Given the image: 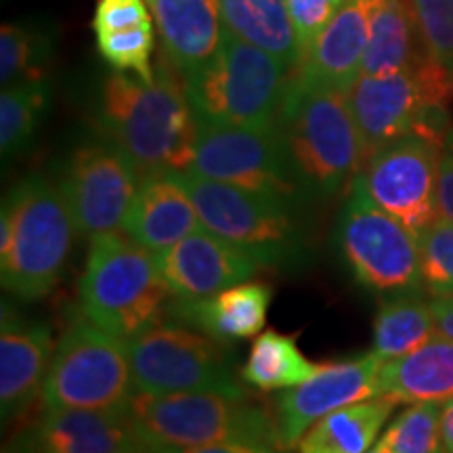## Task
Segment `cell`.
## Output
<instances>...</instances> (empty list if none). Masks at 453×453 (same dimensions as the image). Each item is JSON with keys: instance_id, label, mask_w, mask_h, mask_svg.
Segmentation results:
<instances>
[{"instance_id": "obj_18", "label": "cell", "mask_w": 453, "mask_h": 453, "mask_svg": "<svg viewBox=\"0 0 453 453\" xmlns=\"http://www.w3.org/2000/svg\"><path fill=\"white\" fill-rule=\"evenodd\" d=\"M55 355L53 332L42 321H27L3 303L0 326V416L4 424L24 418L42 396Z\"/></svg>"}, {"instance_id": "obj_24", "label": "cell", "mask_w": 453, "mask_h": 453, "mask_svg": "<svg viewBox=\"0 0 453 453\" xmlns=\"http://www.w3.org/2000/svg\"><path fill=\"white\" fill-rule=\"evenodd\" d=\"M396 405L395 399L380 395L340 407L304 433L296 453H365L376 445Z\"/></svg>"}, {"instance_id": "obj_5", "label": "cell", "mask_w": 453, "mask_h": 453, "mask_svg": "<svg viewBox=\"0 0 453 453\" xmlns=\"http://www.w3.org/2000/svg\"><path fill=\"white\" fill-rule=\"evenodd\" d=\"M290 67L225 27L217 55L185 78L197 122L214 127L265 128L280 120L290 88Z\"/></svg>"}, {"instance_id": "obj_25", "label": "cell", "mask_w": 453, "mask_h": 453, "mask_svg": "<svg viewBox=\"0 0 453 453\" xmlns=\"http://www.w3.org/2000/svg\"><path fill=\"white\" fill-rule=\"evenodd\" d=\"M220 13L234 36L267 50L290 70H296L300 47L286 0H220Z\"/></svg>"}, {"instance_id": "obj_37", "label": "cell", "mask_w": 453, "mask_h": 453, "mask_svg": "<svg viewBox=\"0 0 453 453\" xmlns=\"http://www.w3.org/2000/svg\"><path fill=\"white\" fill-rule=\"evenodd\" d=\"M437 211L441 217L453 223V128L447 130L439 160Z\"/></svg>"}, {"instance_id": "obj_29", "label": "cell", "mask_w": 453, "mask_h": 453, "mask_svg": "<svg viewBox=\"0 0 453 453\" xmlns=\"http://www.w3.org/2000/svg\"><path fill=\"white\" fill-rule=\"evenodd\" d=\"M53 88L44 81L17 82L0 95V151L15 157L30 147L50 107Z\"/></svg>"}, {"instance_id": "obj_20", "label": "cell", "mask_w": 453, "mask_h": 453, "mask_svg": "<svg viewBox=\"0 0 453 453\" xmlns=\"http://www.w3.org/2000/svg\"><path fill=\"white\" fill-rule=\"evenodd\" d=\"M273 288L265 281H243L203 298H173L166 315L219 342H242L257 338L265 324Z\"/></svg>"}, {"instance_id": "obj_1", "label": "cell", "mask_w": 453, "mask_h": 453, "mask_svg": "<svg viewBox=\"0 0 453 453\" xmlns=\"http://www.w3.org/2000/svg\"><path fill=\"white\" fill-rule=\"evenodd\" d=\"M97 124L141 179L180 173L194 162L197 118L185 87L170 78L150 84L122 72L111 73L101 87Z\"/></svg>"}, {"instance_id": "obj_19", "label": "cell", "mask_w": 453, "mask_h": 453, "mask_svg": "<svg viewBox=\"0 0 453 453\" xmlns=\"http://www.w3.org/2000/svg\"><path fill=\"white\" fill-rule=\"evenodd\" d=\"M376 0H347L319 34L296 67L290 87L298 90H340L359 81Z\"/></svg>"}, {"instance_id": "obj_6", "label": "cell", "mask_w": 453, "mask_h": 453, "mask_svg": "<svg viewBox=\"0 0 453 453\" xmlns=\"http://www.w3.org/2000/svg\"><path fill=\"white\" fill-rule=\"evenodd\" d=\"M170 177L191 197L202 226L240 246L263 267L294 273L311 263L313 250L307 229L294 214L296 206L189 170L170 173Z\"/></svg>"}, {"instance_id": "obj_7", "label": "cell", "mask_w": 453, "mask_h": 453, "mask_svg": "<svg viewBox=\"0 0 453 453\" xmlns=\"http://www.w3.org/2000/svg\"><path fill=\"white\" fill-rule=\"evenodd\" d=\"M364 141L365 160L384 145L422 133L445 139L449 130L453 73L426 50L411 65L382 76H359L347 93Z\"/></svg>"}, {"instance_id": "obj_9", "label": "cell", "mask_w": 453, "mask_h": 453, "mask_svg": "<svg viewBox=\"0 0 453 453\" xmlns=\"http://www.w3.org/2000/svg\"><path fill=\"white\" fill-rule=\"evenodd\" d=\"M134 395L127 342L87 317H73L57 340L42 388L55 410L130 411Z\"/></svg>"}, {"instance_id": "obj_21", "label": "cell", "mask_w": 453, "mask_h": 453, "mask_svg": "<svg viewBox=\"0 0 453 453\" xmlns=\"http://www.w3.org/2000/svg\"><path fill=\"white\" fill-rule=\"evenodd\" d=\"M202 226L194 202L170 174L141 179L122 231L147 250L157 252Z\"/></svg>"}, {"instance_id": "obj_22", "label": "cell", "mask_w": 453, "mask_h": 453, "mask_svg": "<svg viewBox=\"0 0 453 453\" xmlns=\"http://www.w3.org/2000/svg\"><path fill=\"white\" fill-rule=\"evenodd\" d=\"M151 11L164 50L185 78L217 55L225 34L220 0H156Z\"/></svg>"}, {"instance_id": "obj_42", "label": "cell", "mask_w": 453, "mask_h": 453, "mask_svg": "<svg viewBox=\"0 0 453 453\" xmlns=\"http://www.w3.org/2000/svg\"><path fill=\"white\" fill-rule=\"evenodd\" d=\"M147 4H150V9H154V4H156V0H145Z\"/></svg>"}, {"instance_id": "obj_17", "label": "cell", "mask_w": 453, "mask_h": 453, "mask_svg": "<svg viewBox=\"0 0 453 453\" xmlns=\"http://www.w3.org/2000/svg\"><path fill=\"white\" fill-rule=\"evenodd\" d=\"M157 267L174 298H203L250 281L263 265L206 226L174 246L154 252Z\"/></svg>"}, {"instance_id": "obj_40", "label": "cell", "mask_w": 453, "mask_h": 453, "mask_svg": "<svg viewBox=\"0 0 453 453\" xmlns=\"http://www.w3.org/2000/svg\"><path fill=\"white\" fill-rule=\"evenodd\" d=\"M441 441L443 453H453V396L441 403Z\"/></svg>"}, {"instance_id": "obj_28", "label": "cell", "mask_w": 453, "mask_h": 453, "mask_svg": "<svg viewBox=\"0 0 453 453\" xmlns=\"http://www.w3.org/2000/svg\"><path fill=\"white\" fill-rule=\"evenodd\" d=\"M324 364H313L298 349L296 336L267 330L254 340L240 376L246 387L263 393L288 390L307 382Z\"/></svg>"}, {"instance_id": "obj_11", "label": "cell", "mask_w": 453, "mask_h": 453, "mask_svg": "<svg viewBox=\"0 0 453 453\" xmlns=\"http://www.w3.org/2000/svg\"><path fill=\"white\" fill-rule=\"evenodd\" d=\"M336 243L350 275L367 290L399 294L422 288L420 240L355 180L338 217Z\"/></svg>"}, {"instance_id": "obj_26", "label": "cell", "mask_w": 453, "mask_h": 453, "mask_svg": "<svg viewBox=\"0 0 453 453\" xmlns=\"http://www.w3.org/2000/svg\"><path fill=\"white\" fill-rule=\"evenodd\" d=\"M416 41L420 36L410 0H376L361 76H382L411 65L426 50H418Z\"/></svg>"}, {"instance_id": "obj_34", "label": "cell", "mask_w": 453, "mask_h": 453, "mask_svg": "<svg viewBox=\"0 0 453 453\" xmlns=\"http://www.w3.org/2000/svg\"><path fill=\"white\" fill-rule=\"evenodd\" d=\"M410 7L422 47L453 73V0H410Z\"/></svg>"}, {"instance_id": "obj_8", "label": "cell", "mask_w": 453, "mask_h": 453, "mask_svg": "<svg viewBox=\"0 0 453 453\" xmlns=\"http://www.w3.org/2000/svg\"><path fill=\"white\" fill-rule=\"evenodd\" d=\"M130 416L151 453L214 443L280 447L273 411L250 396L137 393L130 405Z\"/></svg>"}, {"instance_id": "obj_33", "label": "cell", "mask_w": 453, "mask_h": 453, "mask_svg": "<svg viewBox=\"0 0 453 453\" xmlns=\"http://www.w3.org/2000/svg\"><path fill=\"white\" fill-rule=\"evenodd\" d=\"M418 240L422 288L433 298L449 296L453 294V223L439 214Z\"/></svg>"}, {"instance_id": "obj_31", "label": "cell", "mask_w": 453, "mask_h": 453, "mask_svg": "<svg viewBox=\"0 0 453 453\" xmlns=\"http://www.w3.org/2000/svg\"><path fill=\"white\" fill-rule=\"evenodd\" d=\"M441 403L443 401L410 403L388 424L378 443L388 453H443Z\"/></svg>"}, {"instance_id": "obj_27", "label": "cell", "mask_w": 453, "mask_h": 453, "mask_svg": "<svg viewBox=\"0 0 453 453\" xmlns=\"http://www.w3.org/2000/svg\"><path fill=\"white\" fill-rule=\"evenodd\" d=\"M437 334L433 304L418 292L388 294L373 319L372 353L390 361L420 349Z\"/></svg>"}, {"instance_id": "obj_30", "label": "cell", "mask_w": 453, "mask_h": 453, "mask_svg": "<svg viewBox=\"0 0 453 453\" xmlns=\"http://www.w3.org/2000/svg\"><path fill=\"white\" fill-rule=\"evenodd\" d=\"M53 42L32 26L4 24L0 30V82L4 87L27 81H42Z\"/></svg>"}, {"instance_id": "obj_14", "label": "cell", "mask_w": 453, "mask_h": 453, "mask_svg": "<svg viewBox=\"0 0 453 453\" xmlns=\"http://www.w3.org/2000/svg\"><path fill=\"white\" fill-rule=\"evenodd\" d=\"M141 177L133 162L110 141L78 145L64 164L59 189L78 234L95 237L122 229Z\"/></svg>"}, {"instance_id": "obj_39", "label": "cell", "mask_w": 453, "mask_h": 453, "mask_svg": "<svg viewBox=\"0 0 453 453\" xmlns=\"http://www.w3.org/2000/svg\"><path fill=\"white\" fill-rule=\"evenodd\" d=\"M430 304H433L437 336L453 340V294H449V296L433 298Z\"/></svg>"}, {"instance_id": "obj_12", "label": "cell", "mask_w": 453, "mask_h": 453, "mask_svg": "<svg viewBox=\"0 0 453 453\" xmlns=\"http://www.w3.org/2000/svg\"><path fill=\"white\" fill-rule=\"evenodd\" d=\"M187 170L292 206L309 202L294 174L280 122L265 128L197 122L196 156Z\"/></svg>"}, {"instance_id": "obj_4", "label": "cell", "mask_w": 453, "mask_h": 453, "mask_svg": "<svg viewBox=\"0 0 453 453\" xmlns=\"http://www.w3.org/2000/svg\"><path fill=\"white\" fill-rule=\"evenodd\" d=\"M78 294L82 315L124 342L156 326L173 296L154 252L120 231L90 237Z\"/></svg>"}, {"instance_id": "obj_23", "label": "cell", "mask_w": 453, "mask_h": 453, "mask_svg": "<svg viewBox=\"0 0 453 453\" xmlns=\"http://www.w3.org/2000/svg\"><path fill=\"white\" fill-rule=\"evenodd\" d=\"M380 395L396 403L445 401L453 396V340L434 334L420 349L384 361Z\"/></svg>"}, {"instance_id": "obj_10", "label": "cell", "mask_w": 453, "mask_h": 453, "mask_svg": "<svg viewBox=\"0 0 453 453\" xmlns=\"http://www.w3.org/2000/svg\"><path fill=\"white\" fill-rule=\"evenodd\" d=\"M134 390L141 395L220 393L250 396L223 342L166 321L127 340Z\"/></svg>"}, {"instance_id": "obj_38", "label": "cell", "mask_w": 453, "mask_h": 453, "mask_svg": "<svg viewBox=\"0 0 453 453\" xmlns=\"http://www.w3.org/2000/svg\"><path fill=\"white\" fill-rule=\"evenodd\" d=\"M156 453H277L275 447L258 443H214L202 447H185V449H160Z\"/></svg>"}, {"instance_id": "obj_16", "label": "cell", "mask_w": 453, "mask_h": 453, "mask_svg": "<svg viewBox=\"0 0 453 453\" xmlns=\"http://www.w3.org/2000/svg\"><path fill=\"white\" fill-rule=\"evenodd\" d=\"M3 453H151L130 411L42 407L11 434Z\"/></svg>"}, {"instance_id": "obj_3", "label": "cell", "mask_w": 453, "mask_h": 453, "mask_svg": "<svg viewBox=\"0 0 453 453\" xmlns=\"http://www.w3.org/2000/svg\"><path fill=\"white\" fill-rule=\"evenodd\" d=\"M277 122L309 202L330 200L353 185L365 150L347 93L290 87Z\"/></svg>"}, {"instance_id": "obj_32", "label": "cell", "mask_w": 453, "mask_h": 453, "mask_svg": "<svg viewBox=\"0 0 453 453\" xmlns=\"http://www.w3.org/2000/svg\"><path fill=\"white\" fill-rule=\"evenodd\" d=\"M97 49L116 72L134 73L143 82H156L151 53H154V21H145L127 30L97 34Z\"/></svg>"}, {"instance_id": "obj_13", "label": "cell", "mask_w": 453, "mask_h": 453, "mask_svg": "<svg viewBox=\"0 0 453 453\" xmlns=\"http://www.w3.org/2000/svg\"><path fill=\"white\" fill-rule=\"evenodd\" d=\"M443 139L422 133L384 145L370 156L355 183L370 200L420 237L439 217L437 180Z\"/></svg>"}, {"instance_id": "obj_35", "label": "cell", "mask_w": 453, "mask_h": 453, "mask_svg": "<svg viewBox=\"0 0 453 453\" xmlns=\"http://www.w3.org/2000/svg\"><path fill=\"white\" fill-rule=\"evenodd\" d=\"M347 0H286L288 15L296 32L300 47V59L313 47L319 34L330 26V21L340 13Z\"/></svg>"}, {"instance_id": "obj_2", "label": "cell", "mask_w": 453, "mask_h": 453, "mask_svg": "<svg viewBox=\"0 0 453 453\" xmlns=\"http://www.w3.org/2000/svg\"><path fill=\"white\" fill-rule=\"evenodd\" d=\"M76 223L59 185L30 174L0 211V280L11 296L41 300L55 290L72 258Z\"/></svg>"}, {"instance_id": "obj_41", "label": "cell", "mask_w": 453, "mask_h": 453, "mask_svg": "<svg viewBox=\"0 0 453 453\" xmlns=\"http://www.w3.org/2000/svg\"><path fill=\"white\" fill-rule=\"evenodd\" d=\"M365 453H388V451H387V449H384V447H382L380 443H376V445H373V447H372V449H367Z\"/></svg>"}, {"instance_id": "obj_15", "label": "cell", "mask_w": 453, "mask_h": 453, "mask_svg": "<svg viewBox=\"0 0 453 453\" xmlns=\"http://www.w3.org/2000/svg\"><path fill=\"white\" fill-rule=\"evenodd\" d=\"M382 364L370 350L355 359L324 364L307 382L280 390L271 407L280 449H294L304 433L327 413L380 396Z\"/></svg>"}, {"instance_id": "obj_36", "label": "cell", "mask_w": 453, "mask_h": 453, "mask_svg": "<svg viewBox=\"0 0 453 453\" xmlns=\"http://www.w3.org/2000/svg\"><path fill=\"white\" fill-rule=\"evenodd\" d=\"M145 21H154L145 0H97L93 15V30L97 34L127 30Z\"/></svg>"}]
</instances>
